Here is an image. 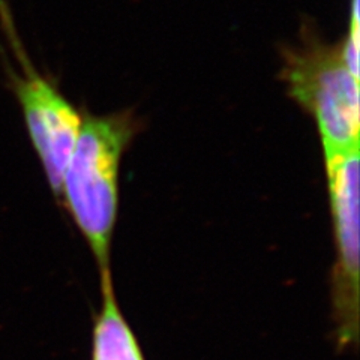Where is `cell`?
<instances>
[{
    "mask_svg": "<svg viewBox=\"0 0 360 360\" xmlns=\"http://www.w3.org/2000/svg\"><path fill=\"white\" fill-rule=\"evenodd\" d=\"M281 80L317 125L324 160L359 149L360 78L345 66L340 42L326 44L302 26V42L283 51Z\"/></svg>",
    "mask_w": 360,
    "mask_h": 360,
    "instance_id": "7a4b0ae2",
    "label": "cell"
},
{
    "mask_svg": "<svg viewBox=\"0 0 360 360\" xmlns=\"http://www.w3.org/2000/svg\"><path fill=\"white\" fill-rule=\"evenodd\" d=\"M101 295L90 360H146L137 336L119 308L111 274L101 275Z\"/></svg>",
    "mask_w": 360,
    "mask_h": 360,
    "instance_id": "5b68a950",
    "label": "cell"
},
{
    "mask_svg": "<svg viewBox=\"0 0 360 360\" xmlns=\"http://www.w3.org/2000/svg\"><path fill=\"white\" fill-rule=\"evenodd\" d=\"M360 0H352L350 5V20H348V30L345 37L340 41V50L345 66L353 75L359 78V60H360Z\"/></svg>",
    "mask_w": 360,
    "mask_h": 360,
    "instance_id": "8992f818",
    "label": "cell"
},
{
    "mask_svg": "<svg viewBox=\"0 0 360 360\" xmlns=\"http://www.w3.org/2000/svg\"><path fill=\"white\" fill-rule=\"evenodd\" d=\"M139 122L131 111L83 116L60 198L96 260L99 275L111 274V243L119 210V172Z\"/></svg>",
    "mask_w": 360,
    "mask_h": 360,
    "instance_id": "6da1fadb",
    "label": "cell"
},
{
    "mask_svg": "<svg viewBox=\"0 0 360 360\" xmlns=\"http://www.w3.org/2000/svg\"><path fill=\"white\" fill-rule=\"evenodd\" d=\"M326 162L336 262L332 303L340 347L359 336V149Z\"/></svg>",
    "mask_w": 360,
    "mask_h": 360,
    "instance_id": "277c9868",
    "label": "cell"
},
{
    "mask_svg": "<svg viewBox=\"0 0 360 360\" xmlns=\"http://www.w3.org/2000/svg\"><path fill=\"white\" fill-rule=\"evenodd\" d=\"M4 27L18 68H9L8 77L13 92L25 116L29 137L47 176L53 194L60 198L65 168L83 123V115L68 101L47 77L35 66L11 21L8 11H0Z\"/></svg>",
    "mask_w": 360,
    "mask_h": 360,
    "instance_id": "3957f363",
    "label": "cell"
}]
</instances>
